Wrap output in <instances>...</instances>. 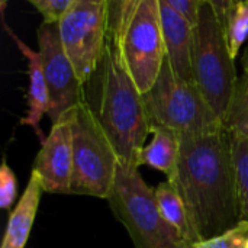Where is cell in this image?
Returning a JSON list of instances; mask_svg holds the SVG:
<instances>
[{"label":"cell","mask_w":248,"mask_h":248,"mask_svg":"<svg viewBox=\"0 0 248 248\" xmlns=\"http://www.w3.org/2000/svg\"><path fill=\"white\" fill-rule=\"evenodd\" d=\"M170 182L185 201L199 241L214 238L241 221L228 128L180 135L179 166Z\"/></svg>","instance_id":"6da1fadb"},{"label":"cell","mask_w":248,"mask_h":248,"mask_svg":"<svg viewBox=\"0 0 248 248\" xmlns=\"http://www.w3.org/2000/svg\"><path fill=\"white\" fill-rule=\"evenodd\" d=\"M84 102L113 145L119 163L141 167V151L151 132L150 118L121 48L110 39L97 70L84 84Z\"/></svg>","instance_id":"7a4b0ae2"},{"label":"cell","mask_w":248,"mask_h":248,"mask_svg":"<svg viewBox=\"0 0 248 248\" xmlns=\"http://www.w3.org/2000/svg\"><path fill=\"white\" fill-rule=\"evenodd\" d=\"M138 169L119 163L112 192L106 199L113 215L128 231L135 248H189L161 215L155 189L144 182Z\"/></svg>","instance_id":"3957f363"},{"label":"cell","mask_w":248,"mask_h":248,"mask_svg":"<svg viewBox=\"0 0 248 248\" xmlns=\"http://www.w3.org/2000/svg\"><path fill=\"white\" fill-rule=\"evenodd\" d=\"M193 80L215 116L225 125L238 77L228 48L227 31L205 1L195 26Z\"/></svg>","instance_id":"277c9868"},{"label":"cell","mask_w":248,"mask_h":248,"mask_svg":"<svg viewBox=\"0 0 248 248\" xmlns=\"http://www.w3.org/2000/svg\"><path fill=\"white\" fill-rule=\"evenodd\" d=\"M73 179L70 195L108 199L119 166L118 154L83 100L71 110Z\"/></svg>","instance_id":"5b68a950"},{"label":"cell","mask_w":248,"mask_h":248,"mask_svg":"<svg viewBox=\"0 0 248 248\" xmlns=\"http://www.w3.org/2000/svg\"><path fill=\"white\" fill-rule=\"evenodd\" d=\"M142 96L150 125L166 126L179 135L205 134L225 126L215 116L198 86L174 74L167 57L154 86Z\"/></svg>","instance_id":"8992f818"},{"label":"cell","mask_w":248,"mask_h":248,"mask_svg":"<svg viewBox=\"0 0 248 248\" xmlns=\"http://www.w3.org/2000/svg\"><path fill=\"white\" fill-rule=\"evenodd\" d=\"M62 46L83 84L97 70L108 44L106 0H73L58 20Z\"/></svg>","instance_id":"52a82bcc"},{"label":"cell","mask_w":248,"mask_h":248,"mask_svg":"<svg viewBox=\"0 0 248 248\" xmlns=\"http://www.w3.org/2000/svg\"><path fill=\"white\" fill-rule=\"evenodd\" d=\"M121 52L140 92L147 93L167 57L158 0H142L124 35Z\"/></svg>","instance_id":"ba28073f"},{"label":"cell","mask_w":248,"mask_h":248,"mask_svg":"<svg viewBox=\"0 0 248 248\" xmlns=\"http://www.w3.org/2000/svg\"><path fill=\"white\" fill-rule=\"evenodd\" d=\"M39 55L49 90V119L57 122L84 100V84L70 61L58 31V22H42L36 31Z\"/></svg>","instance_id":"9c48e42d"},{"label":"cell","mask_w":248,"mask_h":248,"mask_svg":"<svg viewBox=\"0 0 248 248\" xmlns=\"http://www.w3.org/2000/svg\"><path fill=\"white\" fill-rule=\"evenodd\" d=\"M32 171L38 174L44 192L70 193L73 179L71 110L52 124L49 134L41 142Z\"/></svg>","instance_id":"30bf717a"},{"label":"cell","mask_w":248,"mask_h":248,"mask_svg":"<svg viewBox=\"0 0 248 248\" xmlns=\"http://www.w3.org/2000/svg\"><path fill=\"white\" fill-rule=\"evenodd\" d=\"M163 35L166 42L167 60L174 74L183 81L193 80V48H195V25L173 9L167 1L158 0Z\"/></svg>","instance_id":"8fae6325"},{"label":"cell","mask_w":248,"mask_h":248,"mask_svg":"<svg viewBox=\"0 0 248 248\" xmlns=\"http://www.w3.org/2000/svg\"><path fill=\"white\" fill-rule=\"evenodd\" d=\"M3 28L9 33V36L15 41L16 46L19 48V51L22 52V55L25 57L28 62V77H29L28 96H26L28 110H26V115L22 118L20 124L31 126L35 131V134L41 138V142H42L45 137L41 132L39 124L44 115L49 113L51 99H49V90H48V84L45 80V74H44L41 55L39 52L33 51L28 44H25L20 38H17V35L6 25L4 20H3Z\"/></svg>","instance_id":"7c38bea8"},{"label":"cell","mask_w":248,"mask_h":248,"mask_svg":"<svg viewBox=\"0 0 248 248\" xmlns=\"http://www.w3.org/2000/svg\"><path fill=\"white\" fill-rule=\"evenodd\" d=\"M42 193H44V187L41 185L38 174L35 171H31L23 195L20 196L15 209L9 215L0 248L26 247L32 225L36 218Z\"/></svg>","instance_id":"4fadbf2b"},{"label":"cell","mask_w":248,"mask_h":248,"mask_svg":"<svg viewBox=\"0 0 248 248\" xmlns=\"http://www.w3.org/2000/svg\"><path fill=\"white\" fill-rule=\"evenodd\" d=\"M153 140L140 157V166H148L161 171L167 180H173L180 158V135L166 126L151 125Z\"/></svg>","instance_id":"5bb4252c"},{"label":"cell","mask_w":248,"mask_h":248,"mask_svg":"<svg viewBox=\"0 0 248 248\" xmlns=\"http://www.w3.org/2000/svg\"><path fill=\"white\" fill-rule=\"evenodd\" d=\"M155 201L164 219L180 234V237L189 246L199 241L185 201L180 196L177 187L170 180H166L155 187Z\"/></svg>","instance_id":"9a60e30c"},{"label":"cell","mask_w":248,"mask_h":248,"mask_svg":"<svg viewBox=\"0 0 248 248\" xmlns=\"http://www.w3.org/2000/svg\"><path fill=\"white\" fill-rule=\"evenodd\" d=\"M244 74L237 81L234 100L225 126L234 132L248 138V46L243 58Z\"/></svg>","instance_id":"2e32d148"},{"label":"cell","mask_w":248,"mask_h":248,"mask_svg":"<svg viewBox=\"0 0 248 248\" xmlns=\"http://www.w3.org/2000/svg\"><path fill=\"white\" fill-rule=\"evenodd\" d=\"M141 3L142 0H106L108 39L115 42L119 48L124 35Z\"/></svg>","instance_id":"e0dca14e"},{"label":"cell","mask_w":248,"mask_h":248,"mask_svg":"<svg viewBox=\"0 0 248 248\" xmlns=\"http://www.w3.org/2000/svg\"><path fill=\"white\" fill-rule=\"evenodd\" d=\"M232 160L237 176L238 201L241 209V219L248 221V138L231 132Z\"/></svg>","instance_id":"ac0fdd59"},{"label":"cell","mask_w":248,"mask_h":248,"mask_svg":"<svg viewBox=\"0 0 248 248\" xmlns=\"http://www.w3.org/2000/svg\"><path fill=\"white\" fill-rule=\"evenodd\" d=\"M225 31L230 52L235 60L248 36V0H237L234 3Z\"/></svg>","instance_id":"d6986e66"},{"label":"cell","mask_w":248,"mask_h":248,"mask_svg":"<svg viewBox=\"0 0 248 248\" xmlns=\"http://www.w3.org/2000/svg\"><path fill=\"white\" fill-rule=\"evenodd\" d=\"M247 241L248 221L241 219L237 225L227 230L225 232L214 238L201 240L192 244L190 248H247Z\"/></svg>","instance_id":"ffe728a7"},{"label":"cell","mask_w":248,"mask_h":248,"mask_svg":"<svg viewBox=\"0 0 248 248\" xmlns=\"http://www.w3.org/2000/svg\"><path fill=\"white\" fill-rule=\"evenodd\" d=\"M17 195V180L13 170L9 167L6 158L0 166V208L4 211L12 209Z\"/></svg>","instance_id":"44dd1931"},{"label":"cell","mask_w":248,"mask_h":248,"mask_svg":"<svg viewBox=\"0 0 248 248\" xmlns=\"http://www.w3.org/2000/svg\"><path fill=\"white\" fill-rule=\"evenodd\" d=\"M44 17L45 22H58L67 12L73 0H26Z\"/></svg>","instance_id":"7402d4cb"},{"label":"cell","mask_w":248,"mask_h":248,"mask_svg":"<svg viewBox=\"0 0 248 248\" xmlns=\"http://www.w3.org/2000/svg\"><path fill=\"white\" fill-rule=\"evenodd\" d=\"M164 1H167L173 9L182 13L196 26L203 0H164Z\"/></svg>","instance_id":"603a6c76"},{"label":"cell","mask_w":248,"mask_h":248,"mask_svg":"<svg viewBox=\"0 0 248 248\" xmlns=\"http://www.w3.org/2000/svg\"><path fill=\"white\" fill-rule=\"evenodd\" d=\"M203 1L208 3L214 9L217 17L219 19V22L222 23V26L227 29V23H228L230 13H231L232 6H234V3L237 0H203Z\"/></svg>","instance_id":"cb8c5ba5"},{"label":"cell","mask_w":248,"mask_h":248,"mask_svg":"<svg viewBox=\"0 0 248 248\" xmlns=\"http://www.w3.org/2000/svg\"><path fill=\"white\" fill-rule=\"evenodd\" d=\"M247 248H248V241H247Z\"/></svg>","instance_id":"d4e9b609"},{"label":"cell","mask_w":248,"mask_h":248,"mask_svg":"<svg viewBox=\"0 0 248 248\" xmlns=\"http://www.w3.org/2000/svg\"><path fill=\"white\" fill-rule=\"evenodd\" d=\"M189 248H190V247H189Z\"/></svg>","instance_id":"484cf974"}]
</instances>
